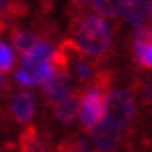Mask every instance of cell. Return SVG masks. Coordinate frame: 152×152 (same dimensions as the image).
I'll use <instances>...</instances> for the list:
<instances>
[{"label":"cell","instance_id":"ba28073f","mask_svg":"<svg viewBox=\"0 0 152 152\" xmlns=\"http://www.w3.org/2000/svg\"><path fill=\"white\" fill-rule=\"evenodd\" d=\"M80 97H82V89L75 87L67 97H63L62 101L53 106V115L55 118L65 126H70L79 120L80 113Z\"/></svg>","mask_w":152,"mask_h":152},{"label":"cell","instance_id":"7a4b0ae2","mask_svg":"<svg viewBox=\"0 0 152 152\" xmlns=\"http://www.w3.org/2000/svg\"><path fill=\"white\" fill-rule=\"evenodd\" d=\"M104 118L135 135L138 118V103L130 89H111L104 96Z\"/></svg>","mask_w":152,"mask_h":152},{"label":"cell","instance_id":"5b68a950","mask_svg":"<svg viewBox=\"0 0 152 152\" xmlns=\"http://www.w3.org/2000/svg\"><path fill=\"white\" fill-rule=\"evenodd\" d=\"M36 110V99L29 91L22 89L17 91L14 96L9 99V115L19 125H28L34 116Z\"/></svg>","mask_w":152,"mask_h":152},{"label":"cell","instance_id":"8992f818","mask_svg":"<svg viewBox=\"0 0 152 152\" xmlns=\"http://www.w3.org/2000/svg\"><path fill=\"white\" fill-rule=\"evenodd\" d=\"M118 15L133 28H142L152 21V0H123Z\"/></svg>","mask_w":152,"mask_h":152},{"label":"cell","instance_id":"5bb4252c","mask_svg":"<svg viewBox=\"0 0 152 152\" xmlns=\"http://www.w3.org/2000/svg\"><path fill=\"white\" fill-rule=\"evenodd\" d=\"M14 53L9 48V45L0 41V74H7L14 69Z\"/></svg>","mask_w":152,"mask_h":152},{"label":"cell","instance_id":"30bf717a","mask_svg":"<svg viewBox=\"0 0 152 152\" xmlns=\"http://www.w3.org/2000/svg\"><path fill=\"white\" fill-rule=\"evenodd\" d=\"M41 39H45V38H41V34H36V33H31V31H26V29H19V28L10 29L12 46L21 56L26 55L29 50H33Z\"/></svg>","mask_w":152,"mask_h":152},{"label":"cell","instance_id":"9c48e42d","mask_svg":"<svg viewBox=\"0 0 152 152\" xmlns=\"http://www.w3.org/2000/svg\"><path fill=\"white\" fill-rule=\"evenodd\" d=\"M53 53V45L48 39H41L33 50H29L26 55L21 56V69L26 70L28 74H33L41 63L50 60Z\"/></svg>","mask_w":152,"mask_h":152},{"label":"cell","instance_id":"3957f363","mask_svg":"<svg viewBox=\"0 0 152 152\" xmlns=\"http://www.w3.org/2000/svg\"><path fill=\"white\" fill-rule=\"evenodd\" d=\"M104 96L106 92L94 86H87L82 89L79 120L84 132L89 133L91 130H94L104 118Z\"/></svg>","mask_w":152,"mask_h":152},{"label":"cell","instance_id":"8fae6325","mask_svg":"<svg viewBox=\"0 0 152 152\" xmlns=\"http://www.w3.org/2000/svg\"><path fill=\"white\" fill-rule=\"evenodd\" d=\"M135 92V99L140 103L142 110L152 116V77H145V79H138L133 84V91Z\"/></svg>","mask_w":152,"mask_h":152},{"label":"cell","instance_id":"2e32d148","mask_svg":"<svg viewBox=\"0 0 152 152\" xmlns=\"http://www.w3.org/2000/svg\"><path fill=\"white\" fill-rule=\"evenodd\" d=\"M15 79H17V82L21 84V86H24V87H34V86H38L34 80V77L31 75V74H28L26 70L19 69L17 72H15Z\"/></svg>","mask_w":152,"mask_h":152},{"label":"cell","instance_id":"ac0fdd59","mask_svg":"<svg viewBox=\"0 0 152 152\" xmlns=\"http://www.w3.org/2000/svg\"><path fill=\"white\" fill-rule=\"evenodd\" d=\"M70 2H72L74 5H77V7H80V9H82L84 5H87V4H89L91 0H70Z\"/></svg>","mask_w":152,"mask_h":152},{"label":"cell","instance_id":"e0dca14e","mask_svg":"<svg viewBox=\"0 0 152 152\" xmlns=\"http://www.w3.org/2000/svg\"><path fill=\"white\" fill-rule=\"evenodd\" d=\"M9 87V82H7V79H5V75L4 74H0V92L4 89H7Z\"/></svg>","mask_w":152,"mask_h":152},{"label":"cell","instance_id":"9a60e30c","mask_svg":"<svg viewBox=\"0 0 152 152\" xmlns=\"http://www.w3.org/2000/svg\"><path fill=\"white\" fill-rule=\"evenodd\" d=\"M135 63H137L138 67L145 69V70H152V43L140 53V56L137 58Z\"/></svg>","mask_w":152,"mask_h":152},{"label":"cell","instance_id":"4fadbf2b","mask_svg":"<svg viewBox=\"0 0 152 152\" xmlns=\"http://www.w3.org/2000/svg\"><path fill=\"white\" fill-rule=\"evenodd\" d=\"M121 2L123 0H91V7L96 10L97 15L113 19L120 14Z\"/></svg>","mask_w":152,"mask_h":152},{"label":"cell","instance_id":"52a82bcc","mask_svg":"<svg viewBox=\"0 0 152 152\" xmlns=\"http://www.w3.org/2000/svg\"><path fill=\"white\" fill-rule=\"evenodd\" d=\"M17 152H53V144L46 133L33 123H28L17 140Z\"/></svg>","mask_w":152,"mask_h":152},{"label":"cell","instance_id":"6da1fadb","mask_svg":"<svg viewBox=\"0 0 152 152\" xmlns=\"http://www.w3.org/2000/svg\"><path fill=\"white\" fill-rule=\"evenodd\" d=\"M72 41L87 56L104 60L113 51V31L101 15L86 14L72 22Z\"/></svg>","mask_w":152,"mask_h":152},{"label":"cell","instance_id":"277c9868","mask_svg":"<svg viewBox=\"0 0 152 152\" xmlns=\"http://www.w3.org/2000/svg\"><path fill=\"white\" fill-rule=\"evenodd\" d=\"M74 89H75V82L70 70H55L53 75L41 84V97L48 106H55Z\"/></svg>","mask_w":152,"mask_h":152},{"label":"cell","instance_id":"7c38bea8","mask_svg":"<svg viewBox=\"0 0 152 152\" xmlns=\"http://www.w3.org/2000/svg\"><path fill=\"white\" fill-rule=\"evenodd\" d=\"M151 43H152V26L145 24L142 28H137L135 34H133V43H132V56H133V62H137V58L140 56V53Z\"/></svg>","mask_w":152,"mask_h":152}]
</instances>
